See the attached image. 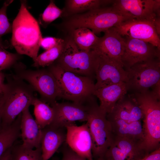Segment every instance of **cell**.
I'll use <instances>...</instances> for the list:
<instances>
[{"label":"cell","mask_w":160,"mask_h":160,"mask_svg":"<svg viewBox=\"0 0 160 160\" xmlns=\"http://www.w3.org/2000/svg\"><path fill=\"white\" fill-rule=\"evenodd\" d=\"M5 79L2 128L12 124L27 107L32 105L36 97L33 88L15 74H6Z\"/></svg>","instance_id":"7a4b0ae2"},{"label":"cell","mask_w":160,"mask_h":160,"mask_svg":"<svg viewBox=\"0 0 160 160\" xmlns=\"http://www.w3.org/2000/svg\"><path fill=\"white\" fill-rule=\"evenodd\" d=\"M127 92L126 83L121 82L95 89L93 95L100 101V109L107 114L112 111L117 101Z\"/></svg>","instance_id":"44dd1931"},{"label":"cell","mask_w":160,"mask_h":160,"mask_svg":"<svg viewBox=\"0 0 160 160\" xmlns=\"http://www.w3.org/2000/svg\"><path fill=\"white\" fill-rule=\"evenodd\" d=\"M94 57V50L79 49L70 37L65 40L61 54L54 63L65 71L93 79Z\"/></svg>","instance_id":"ba28073f"},{"label":"cell","mask_w":160,"mask_h":160,"mask_svg":"<svg viewBox=\"0 0 160 160\" xmlns=\"http://www.w3.org/2000/svg\"><path fill=\"white\" fill-rule=\"evenodd\" d=\"M160 0H120L113 5L130 15L133 19L155 21L159 17Z\"/></svg>","instance_id":"9a60e30c"},{"label":"cell","mask_w":160,"mask_h":160,"mask_svg":"<svg viewBox=\"0 0 160 160\" xmlns=\"http://www.w3.org/2000/svg\"><path fill=\"white\" fill-rule=\"evenodd\" d=\"M32 105L34 106L35 120L41 129L52 123L54 113L51 106L37 97L33 100Z\"/></svg>","instance_id":"484cf974"},{"label":"cell","mask_w":160,"mask_h":160,"mask_svg":"<svg viewBox=\"0 0 160 160\" xmlns=\"http://www.w3.org/2000/svg\"><path fill=\"white\" fill-rule=\"evenodd\" d=\"M12 147L8 149L4 153L0 158V160H12L11 157Z\"/></svg>","instance_id":"8d00e7d4"},{"label":"cell","mask_w":160,"mask_h":160,"mask_svg":"<svg viewBox=\"0 0 160 160\" xmlns=\"http://www.w3.org/2000/svg\"><path fill=\"white\" fill-rule=\"evenodd\" d=\"M70 37L79 49L89 52L93 50L98 44L100 38L89 29L84 27L70 31Z\"/></svg>","instance_id":"603a6c76"},{"label":"cell","mask_w":160,"mask_h":160,"mask_svg":"<svg viewBox=\"0 0 160 160\" xmlns=\"http://www.w3.org/2000/svg\"><path fill=\"white\" fill-rule=\"evenodd\" d=\"M61 160H87L73 150L65 142L63 144Z\"/></svg>","instance_id":"1f68e13d"},{"label":"cell","mask_w":160,"mask_h":160,"mask_svg":"<svg viewBox=\"0 0 160 160\" xmlns=\"http://www.w3.org/2000/svg\"><path fill=\"white\" fill-rule=\"evenodd\" d=\"M20 55L7 51L0 39V71L9 69L14 65L20 58Z\"/></svg>","instance_id":"f546056e"},{"label":"cell","mask_w":160,"mask_h":160,"mask_svg":"<svg viewBox=\"0 0 160 160\" xmlns=\"http://www.w3.org/2000/svg\"><path fill=\"white\" fill-rule=\"evenodd\" d=\"M65 142L74 151L87 160H94L92 143L87 122L80 126L75 124L67 126Z\"/></svg>","instance_id":"2e32d148"},{"label":"cell","mask_w":160,"mask_h":160,"mask_svg":"<svg viewBox=\"0 0 160 160\" xmlns=\"http://www.w3.org/2000/svg\"><path fill=\"white\" fill-rule=\"evenodd\" d=\"M126 94L117 101L112 111L107 114V116L128 122L141 121L143 115L140 107L130 94Z\"/></svg>","instance_id":"ffe728a7"},{"label":"cell","mask_w":160,"mask_h":160,"mask_svg":"<svg viewBox=\"0 0 160 160\" xmlns=\"http://www.w3.org/2000/svg\"><path fill=\"white\" fill-rule=\"evenodd\" d=\"M141 142L127 137L114 136L103 158L106 160H139L147 154Z\"/></svg>","instance_id":"5bb4252c"},{"label":"cell","mask_w":160,"mask_h":160,"mask_svg":"<svg viewBox=\"0 0 160 160\" xmlns=\"http://www.w3.org/2000/svg\"><path fill=\"white\" fill-rule=\"evenodd\" d=\"M21 117L22 113L18 116L12 124L2 127L0 130V158L21 136Z\"/></svg>","instance_id":"cb8c5ba5"},{"label":"cell","mask_w":160,"mask_h":160,"mask_svg":"<svg viewBox=\"0 0 160 160\" xmlns=\"http://www.w3.org/2000/svg\"><path fill=\"white\" fill-rule=\"evenodd\" d=\"M68 17L64 25L69 31L84 27L89 29L95 34L104 32L125 21L133 19L113 5L100 7Z\"/></svg>","instance_id":"277c9868"},{"label":"cell","mask_w":160,"mask_h":160,"mask_svg":"<svg viewBox=\"0 0 160 160\" xmlns=\"http://www.w3.org/2000/svg\"><path fill=\"white\" fill-rule=\"evenodd\" d=\"M125 70L128 92H145L160 81L159 58L137 63Z\"/></svg>","instance_id":"9c48e42d"},{"label":"cell","mask_w":160,"mask_h":160,"mask_svg":"<svg viewBox=\"0 0 160 160\" xmlns=\"http://www.w3.org/2000/svg\"><path fill=\"white\" fill-rule=\"evenodd\" d=\"M97 160H105L103 158H101L97 159Z\"/></svg>","instance_id":"74e56055"},{"label":"cell","mask_w":160,"mask_h":160,"mask_svg":"<svg viewBox=\"0 0 160 160\" xmlns=\"http://www.w3.org/2000/svg\"><path fill=\"white\" fill-rule=\"evenodd\" d=\"M125 46L124 38L112 28L104 32L93 49L99 51L123 67L121 58Z\"/></svg>","instance_id":"e0dca14e"},{"label":"cell","mask_w":160,"mask_h":160,"mask_svg":"<svg viewBox=\"0 0 160 160\" xmlns=\"http://www.w3.org/2000/svg\"><path fill=\"white\" fill-rule=\"evenodd\" d=\"M27 107L22 112L21 136L25 147L31 149L41 147V129L34 119Z\"/></svg>","instance_id":"d6986e66"},{"label":"cell","mask_w":160,"mask_h":160,"mask_svg":"<svg viewBox=\"0 0 160 160\" xmlns=\"http://www.w3.org/2000/svg\"><path fill=\"white\" fill-rule=\"evenodd\" d=\"M5 77L6 74L0 71V95L3 93L5 89V83L4 81Z\"/></svg>","instance_id":"e575fe53"},{"label":"cell","mask_w":160,"mask_h":160,"mask_svg":"<svg viewBox=\"0 0 160 160\" xmlns=\"http://www.w3.org/2000/svg\"><path fill=\"white\" fill-rule=\"evenodd\" d=\"M90 106L73 102H56L51 105L53 109L54 115L50 124L63 128L75 124L76 121L87 122Z\"/></svg>","instance_id":"4fadbf2b"},{"label":"cell","mask_w":160,"mask_h":160,"mask_svg":"<svg viewBox=\"0 0 160 160\" xmlns=\"http://www.w3.org/2000/svg\"><path fill=\"white\" fill-rule=\"evenodd\" d=\"M13 1H6L0 9V39L3 36L12 32V25L8 18L7 10L8 6Z\"/></svg>","instance_id":"4dcf8cb0"},{"label":"cell","mask_w":160,"mask_h":160,"mask_svg":"<svg viewBox=\"0 0 160 160\" xmlns=\"http://www.w3.org/2000/svg\"><path fill=\"white\" fill-rule=\"evenodd\" d=\"M105 0H68L66 1L63 15L66 17L84 13L100 7Z\"/></svg>","instance_id":"d4e9b609"},{"label":"cell","mask_w":160,"mask_h":160,"mask_svg":"<svg viewBox=\"0 0 160 160\" xmlns=\"http://www.w3.org/2000/svg\"><path fill=\"white\" fill-rule=\"evenodd\" d=\"M106 117L110 123L114 136L127 137L142 143L144 135L141 121L128 122L107 116Z\"/></svg>","instance_id":"7402d4cb"},{"label":"cell","mask_w":160,"mask_h":160,"mask_svg":"<svg viewBox=\"0 0 160 160\" xmlns=\"http://www.w3.org/2000/svg\"><path fill=\"white\" fill-rule=\"evenodd\" d=\"M65 40L38 56L32 66L38 68L49 66L60 57L63 51Z\"/></svg>","instance_id":"4316f807"},{"label":"cell","mask_w":160,"mask_h":160,"mask_svg":"<svg viewBox=\"0 0 160 160\" xmlns=\"http://www.w3.org/2000/svg\"><path fill=\"white\" fill-rule=\"evenodd\" d=\"M63 10L60 9L55 4L53 0L50 2L41 14L40 17V24L47 25L57 18L63 16Z\"/></svg>","instance_id":"f1b7e54d"},{"label":"cell","mask_w":160,"mask_h":160,"mask_svg":"<svg viewBox=\"0 0 160 160\" xmlns=\"http://www.w3.org/2000/svg\"><path fill=\"white\" fill-rule=\"evenodd\" d=\"M12 44L17 53L25 55L33 61L38 56L42 38L39 23L22 1L19 11L12 25Z\"/></svg>","instance_id":"6da1fadb"},{"label":"cell","mask_w":160,"mask_h":160,"mask_svg":"<svg viewBox=\"0 0 160 160\" xmlns=\"http://www.w3.org/2000/svg\"><path fill=\"white\" fill-rule=\"evenodd\" d=\"M4 101V97L3 93L0 95V130L2 128V108Z\"/></svg>","instance_id":"d590c367"},{"label":"cell","mask_w":160,"mask_h":160,"mask_svg":"<svg viewBox=\"0 0 160 160\" xmlns=\"http://www.w3.org/2000/svg\"><path fill=\"white\" fill-rule=\"evenodd\" d=\"M94 51V71L96 81L95 89L127 80V72L120 65L101 52Z\"/></svg>","instance_id":"30bf717a"},{"label":"cell","mask_w":160,"mask_h":160,"mask_svg":"<svg viewBox=\"0 0 160 160\" xmlns=\"http://www.w3.org/2000/svg\"><path fill=\"white\" fill-rule=\"evenodd\" d=\"M125 46L121 61L127 69L137 63L160 58V50L150 43L125 36Z\"/></svg>","instance_id":"7c38bea8"},{"label":"cell","mask_w":160,"mask_h":160,"mask_svg":"<svg viewBox=\"0 0 160 160\" xmlns=\"http://www.w3.org/2000/svg\"><path fill=\"white\" fill-rule=\"evenodd\" d=\"M65 40L61 38L52 37L42 38L41 42L40 47L47 50L53 48Z\"/></svg>","instance_id":"d6a6232c"},{"label":"cell","mask_w":160,"mask_h":160,"mask_svg":"<svg viewBox=\"0 0 160 160\" xmlns=\"http://www.w3.org/2000/svg\"><path fill=\"white\" fill-rule=\"evenodd\" d=\"M131 95L135 99L143 112L144 138L141 146L147 154L160 147V99L150 90Z\"/></svg>","instance_id":"5b68a950"},{"label":"cell","mask_w":160,"mask_h":160,"mask_svg":"<svg viewBox=\"0 0 160 160\" xmlns=\"http://www.w3.org/2000/svg\"><path fill=\"white\" fill-rule=\"evenodd\" d=\"M15 73L28 82L37 92L42 101L51 105L60 97V91L55 77L47 68L36 70L26 69L25 66L15 64Z\"/></svg>","instance_id":"52a82bcc"},{"label":"cell","mask_w":160,"mask_h":160,"mask_svg":"<svg viewBox=\"0 0 160 160\" xmlns=\"http://www.w3.org/2000/svg\"><path fill=\"white\" fill-rule=\"evenodd\" d=\"M139 160H160V148L147 154Z\"/></svg>","instance_id":"836d02e7"},{"label":"cell","mask_w":160,"mask_h":160,"mask_svg":"<svg viewBox=\"0 0 160 160\" xmlns=\"http://www.w3.org/2000/svg\"><path fill=\"white\" fill-rule=\"evenodd\" d=\"M155 21L131 19L121 23L113 28L123 37L143 40L160 50V37L156 30Z\"/></svg>","instance_id":"8fae6325"},{"label":"cell","mask_w":160,"mask_h":160,"mask_svg":"<svg viewBox=\"0 0 160 160\" xmlns=\"http://www.w3.org/2000/svg\"><path fill=\"white\" fill-rule=\"evenodd\" d=\"M47 68L56 79L60 98L88 106L95 100L92 79L65 71L54 63Z\"/></svg>","instance_id":"3957f363"},{"label":"cell","mask_w":160,"mask_h":160,"mask_svg":"<svg viewBox=\"0 0 160 160\" xmlns=\"http://www.w3.org/2000/svg\"><path fill=\"white\" fill-rule=\"evenodd\" d=\"M65 127H57L51 124L41 129V147L43 160H48L65 141Z\"/></svg>","instance_id":"ac0fdd59"},{"label":"cell","mask_w":160,"mask_h":160,"mask_svg":"<svg viewBox=\"0 0 160 160\" xmlns=\"http://www.w3.org/2000/svg\"><path fill=\"white\" fill-rule=\"evenodd\" d=\"M106 115L100 109L96 101L90 106L87 122L92 138L93 159L103 157L113 139L111 125Z\"/></svg>","instance_id":"8992f818"},{"label":"cell","mask_w":160,"mask_h":160,"mask_svg":"<svg viewBox=\"0 0 160 160\" xmlns=\"http://www.w3.org/2000/svg\"><path fill=\"white\" fill-rule=\"evenodd\" d=\"M11 157L12 160H43L41 147L31 149L24 147L22 144L12 146Z\"/></svg>","instance_id":"83f0119b"}]
</instances>
